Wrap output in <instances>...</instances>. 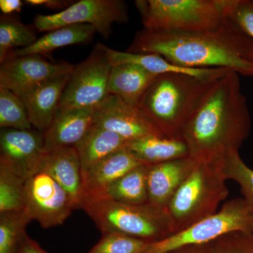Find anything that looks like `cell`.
I'll return each mask as SVG.
<instances>
[{
  "label": "cell",
  "mask_w": 253,
  "mask_h": 253,
  "mask_svg": "<svg viewBox=\"0 0 253 253\" xmlns=\"http://www.w3.org/2000/svg\"><path fill=\"white\" fill-rule=\"evenodd\" d=\"M25 181L0 164V214L24 211Z\"/></svg>",
  "instance_id": "484cf974"
},
{
  "label": "cell",
  "mask_w": 253,
  "mask_h": 253,
  "mask_svg": "<svg viewBox=\"0 0 253 253\" xmlns=\"http://www.w3.org/2000/svg\"><path fill=\"white\" fill-rule=\"evenodd\" d=\"M126 149L139 162L147 166L189 156L184 141L166 136H148L129 141Z\"/></svg>",
  "instance_id": "603a6c76"
},
{
  "label": "cell",
  "mask_w": 253,
  "mask_h": 253,
  "mask_svg": "<svg viewBox=\"0 0 253 253\" xmlns=\"http://www.w3.org/2000/svg\"><path fill=\"white\" fill-rule=\"evenodd\" d=\"M31 218L25 211L0 214V253H18Z\"/></svg>",
  "instance_id": "4316f807"
},
{
  "label": "cell",
  "mask_w": 253,
  "mask_h": 253,
  "mask_svg": "<svg viewBox=\"0 0 253 253\" xmlns=\"http://www.w3.org/2000/svg\"><path fill=\"white\" fill-rule=\"evenodd\" d=\"M156 75L131 63L113 66L108 89L110 94L136 107L139 100L156 78Z\"/></svg>",
  "instance_id": "ac0fdd59"
},
{
  "label": "cell",
  "mask_w": 253,
  "mask_h": 253,
  "mask_svg": "<svg viewBox=\"0 0 253 253\" xmlns=\"http://www.w3.org/2000/svg\"><path fill=\"white\" fill-rule=\"evenodd\" d=\"M44 142V134L36 129L1 128L0 164L27 180L41 172Z\"/></svg>",
  "instance_id": "7c38bea8"
},
{
  "label": "cell",
  "mask_w": 253,
  "mask_h": 253,
  "mask_svg": "<svg viewBox=\"0 0 253 253\" xmlns=\"http://www.w3.org/2000/svg\"><path fill=\"white\" fill-rule=\"evenodd\" d=\"M129 20L127 4L123 0H81L62 11L53 14H38L34 28L49 32L74 24L91 25L104 39L111 38L115 23Z\"/></svg>",
  "instance_id": "9c48e42d"
},
{
  "label": "cell",
  "mask_w": 253,
  "mask_h": 253,
  "mask_svg": "<svg viewBox=\"0 0 253 253\" xmlns=\"http://www.w3.org/2000/svg\"><path fill=\"white\" fill-rule=\"evenodd\" d=\"M141 165L126 149L113 153L83 176V195L104 192L112 183Z\"/></svg>",
  "instance_id": "44dd1931"
},
{
  "label": "cell",
  "mask_w": 253,
  "mask_h": 253,
  "mask_svg": "<svg viewBox=\"0 0 253 253\" xmlns=\"http://www.w3.org/2000/svg\"><path fill=\"white\" fill-rule=\"evenodd\" d=\"M0 126L19 130L33 129L22 100L2 87H0Z\"/></svg>",
  "instance_id": "83f0119b"
},
{
  "label": "cell",
  "mask_w": 253,
  "mask_h": 253,
  "mask_svg": "<svg viewBox=\"0 0 253 253\" xmlns=\"http://www.w3.org/2000/svg\"><path fill=\"white\" fill-rule=\"evenodd\" d=\"M210 253H253V233L233 232L211 244Z\"/></svg>",
  "instance_id": "4dcf8cb0"
},
{
  "label": "cell",
  "mask_w": 253,
  "mask_h": 253,
  "mask_svg": "<svg viewBox=\"0 0 253 253\" xmlns=\"http://www.w3.org/2000/svg\"><path fill=\"white\" fill-rule=\"evenodd\" d=\"M74 67L66 61H49L41 55L9 54L0 66V87L21 98L52 78L72 73Z\"/></svg>",
  "instance_id": "8fae6325"
},
{
  "label": "cell",
  "mask_w": 253,
  "mask_h": 253,
  "mask_svg": "<svg viewBox=\"0 0 253 253\" xmlns=\"http://www.w3.org/2000/svg\"><path fill=\"white\" fill-rule=\"evenodd\" d=\"M79 209L92 219L102 234L118 233L154 243L172 235L166 211L149 204L134 206L122 204L106 194L83 195Z\"/></svg>",
  "instance_id": "277c9868"
},
{
  "label": "cell",
  "mask_w": 253,
  "mask_h": 253,
  "mask_svg": "<svg viewBox=\"0 0 253 253\" xmlns=\"http://www.w3.org/2000/svg\"><path fill=\"white\" fill-rule=\"evenodd\" d=\"M128 141L116 133L94 125L75 146L81 161L83 178L104 158L126 149Z\"/></svg>",
  "instance_id": "d6986e66"
},
{
  "label": "cell",
  "mask_w": 253,
  "mask_h": 253,
  "mask_svg": "<svg viewBox=\"0 0 253 253\" xmlns=\"http://www.w3.org/2000/svg\"><path fill=\"white\" fill-rule=\"evenodd\" d=\"M223 172L226 179H232L239 184L244 199L253 211V170L245 164L239 152L226 156L223 163Z\"/></svg>",
  "instance_id": "f1b7e54d"
},
{
  "label": "cell",
  "mask_w": 253,
  "mask_h": 253,
  "mask_svg": "<svg viewBox=\"0 0 253 253\" xmlns=\"http://www.w3.org/2000/svg\"><path fill=\"white\" fill-rule=\"evenodd\" d=\"M36 29V28H35ZM34 28L24 24L12 15L0 18V63L15 48H26L38 41Z\"/></svg>",
  "instance_id": "d4e9b609"
},
{
  "label": "cell",
  "mask_w": 253,
  "mask_h": 253,
  "mask_svg": "<svg viewBox=\"0 0 253 253\" xmlns=\"http://www.w3.org/2000/svg\"><path fill=\"white\" fill-rule=\"evenodd\" d=\"M228 71L210 77L167 73L156 76L136 108L165 136L180 139L183 127Z\"/></svg>",
  "instance_id": "3957f363"
},
{
  "label": "cell",
  "mask_w": 253,
  "mask_h": 253,
  "mask_svg": "<svg viewBox=\"0 0 253 253\" xmlns=\"http://www.w3.org/2000/svg\"><path fill=\"white\" fill-rule=\"evenodd\" d=\"M223 163L196 162L166 208L172 234L217 212L229 194Z\"/></svg>",
  "instance_id": "5b68a950"
},
{
  "label": "cell",
  "mask_w": 253,
  "mask_h": 253,
  "mask_svg": "<svg viewBox=\"0 0 253 253\" xmlns=\"http://www.w3.org/2000/svg\"><path fill=\"white\" fill-rule=\"evenodd\" d=\"M233 232L253 233V211L244 198L227 201L212 215L184 230L149 244L142 253H168L186 246L211 244Z\"/></svg>",
  "instance_id": "52a82bcc"
},
{
  "label": "cell",
  "mask_w": 253,
  "mask_h": 253,
  "mask_svg": "<svg viewBox=\"0 0 253 253\" xmlns=\"http://www.w3.org/2000/svg\"><path fill=\"white\" fill-rule=\"evenodd\" d=\"M94 125L113 131L127 141L148 136H165L137 108L113 94L99 105Z\"/></svg>",
  "instance_id": "4fadbf2b"
},
{
  "label": "cell",
  "mask_w": 253,
  "mask_h": 253,
  "mask_svg": "<svg viewBox=\"0 0 253 253\" xmlns=\"http://www.w3.org/2000/svg\"><path fill=\"white\" fill-rule=\"evenodd\" d=\"M25 3L32 6H43L47 9L62 11L68 9L74 2L70 0H26Z\"/></svg>",
  "instance_id": "d6a6232c"
},
{
  "label": "cell",
  "mask_w": 253,
  "mask_h": 253,
  "mask_svg": "<svg viewBox=\"0 0 253 253\" xmlns=\"http://www.w3.org/2000/svg\"><path fill=\"white\" fill-rule=\"evenodd\" d=\"M229 17L253 39V0H231Z\"/></svg>",
  "instance_id": "1f68e13d"
},
{
  "label": "cell",
  "mask_w": 253,
  "mask_h": 253,
  "mask_svg": "<svg viewBox=\"0 0 253 253\" xmlns=\"http://www.w3.org/2000/svg\"><path fill=\"white\" fill-rule=\"evenodd\" d=\"M112 66L106 46L97 43L89 56L75 66L58 111L98 107L102 104L111 94L108 84Z\"/></svg>",
  "instance_id": "ba28073f"
},
{
  "label": "cell",
  "mask_w": 253,
  "mask_h": 253,
  "mask_svg": "<svg viewBox=\"0 0 253 253\" xmlns=\"http://www.w3.org/2000/svg\"><path fill=\"white\" fill-rule=\"evenodd\" d=\"M49 174L74 200L79 209L83 194L81 161L76 147L44 153L41 172Z\"/></svg>",
  "instance_id": "e0dca14e"
},
{
  "label": "cell",
  "mask_w": 253,
  "mask_h": 253,
  "mask_svg": "<svg viewBox=\"0 0 253 253\" xmlns=\"http://www.w3.org/2000/svg\"><path fill=\"white\" fill-rule=\"evenodd\" d=\"M147 165H141L112 183L103 194L122 204L134 206L147 204Z\"/></svg>",
  "instance_id": "cb8c5ba5"
},
{
  "label": "cell",
  "mask_w": 253,
  "mask_h": 253,
  "mask_svg": "<svg viewBox=\"0 0 253 253\" xmlns=\"http://www.w3.org/2000/svg\"><path fill=\"white\" fill-rule=\"evenodd\" d=\"M96 33L91 25H70L48 32L32 45L13 50L9 54L16 56L37 54L48 58L50 53L60 48L90 42Z\"/></svg>",
  "instance_id": "7402d4cb"
},
{
  "label": "cell",
  "mask_w": 253,
  "mask_h": 253,
  "mask_svg": "<svg viewBox=\"0 0 253 253\" xmlns=\"http://www.w3.org/2000/svg\"><path fill=\"white\" fill-rule=\"evenodd\" d=\"M18 253H49L42 249L41 246L31 239L28 235L27 233H24L22 240H21V246H20L19 252Z\"/></svg>",
  "instance_id": "836d02e7"
},
{
  "label": "cell",
  "mask_w": 253,
  "mask_h": 253,
  "mask_svg": "<svg viewBox=\"0 0 253 253\" xmlns=\"http://www.w3.org/2000/svg\"><path fill=\"white\" fill-rule=\"evenodd\" d=\"M126 52L160 55L188 68H226L253 76V39L230 18L211 31H138Z\"/></svg>",
  "instance_id": "6da1fadb"
},
{
  "label": "cell",
  "mask_w": 253,
  "mask_h": 253,
  "mask_svg": "<svg viewBox=\"0 0 253 253\" xmlns=\"http://www.w3.org/2000/svg\"><path fill=\"white\" fill-rule=\"evenodd\" d=\"M150 243L118 234H102L99 242L86 253H142Z\"/></svg>",
  "instance_id": "f546056e"
},
{
  "label": "cell",
  "mask_w": 253,
  "mask_h": 253,
  "mask_svg": "<svg viewBox=\"0 0 253 253\" xmlns=\"http://www.w3.org/2000/svg\"><path fill=\"white\" fill-rule=\"evenodd\" d=\"M106 53L112 66L131 63L144 68L148 72L159 76L167 73L186 74L196 77H210L221 74L231 70L226 68H188L176 66L160 55L133 54L111 49L106 46Z\"/></svg>",
  "instance_id": "ffe728a7"
},
{
  "label": "cell",
  "mask_w": 253,
  "mask_h": 253,
  "mask_svg": "<svg viewBox=\"0 0 253 253\" xmlns=\"http://www.w3.org/2000/svg\"><path fill=\"white\" fill-rule=\"evenodd\" d=\"M77 205L71 196L45 172L25 181V212L43 229L63 224Z\"/></svg>",
  "instance_id": "30bf717a"
},
{
  "label": "cell",
  "mask_w": 253,
  "mask_h": 253,
  "mask_svg": "<svg viewBox=\"0 0 253 253\" xmlns=\"http://www.w3.org/2000/svg\"><path fill=\"white\" fill-rule=\"evenodd\" d=\"M239 76L230 71L221 76L181 130L180 139L196 162L224 163L249 135L251 117Z\"/></svg>",
  "instance_id": "7a4b0ae2"
},
{
  "label": "cell",
  "mask_w": 253,
  "mask_h": 253,
  "mask_svg": "<svg viewBox=\"0 0 253 253\" xmlns=\"http://www.w3.org/2000/svg\"><path fill=\"white\" fill-rule=\"evenodd\" d=\"M23 3L21 0H0V9L3 14L21 12Z\"/></svg>",
  "instance_id": "e575fe53"
},
{
  "label": "cell",
  "mask_w": 253,
  "mask_h": 253,
  "mask_svg": "<svg viewBox=\"0 0 253 253\" xmlns=\"http://www.w3.org/2000/svg\"><path fill=\"white\" fill-rule=\"evenodd\" d=\"M211 244L186 246L168 253H210Z\"/></svg>",
  "instance_id": "d590c367"
},
{
  "label": "cell",
  "mask_w": 253,
  "mask_h": 253,
  "mask_svg": "<svg viewBox=\"0 0 253 253\" xmlns=\"http://www.w3.org/2000/svg\"><path fill=\"white\" fill-rule=\"evenodd\" d=\"M98 107L57 111L43 134L44 153L75 147L94 126Z\"/></svg>",
  "instance_id": "5bb4252c"
},
{
  "label": "cell",
  "mask_w": 253,
  "mask_h": 253,
  "mask_svg": "<svg viewBox=\"0 0 253 253\" xmlns=\"http://www.w3.org/2000/svg\"><path fill=\"white\" fill-rule=\"evenodd\" d=\"M71 73L52 78L20 98L27 111L33 129L44 134L57 113Z\"/></svg>",
  "instance_id": "2e32d148"
},
{
  "label": "cell",
  "mask_w": 253,
  "mask_h": 253,
  "mask_svg": "<svg viewBox=\"0 0 253 253\" xmlns=\"http://www.w3.org/2000/svg\"><path fill=\"white\" fill-rule=\"evenodd\" d=\"M196 163L189 156L148 166V204L166 211L173 196L192 172Z\"/></svg>",
  "instance_id": "9a60e30c"
},
{
  "label": "cell",
  "mask_w": 253,
  "mask_h": 253,
  "mask_svg": "<svg viewBox=\"0 0 253 253\" xmlns=\"http://www.w3.org/2000/svg\"><path fill=\"white\" fill-rule=\"evenodd\" d=\"M231 0H136L144 28L154 31L214 30L229 17Z\"/></svg>",
  "instance_id": "8992f818"
}]
</instances>
